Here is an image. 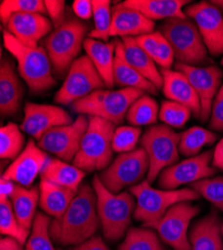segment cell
Instances as JSON below:
<instances>
[{
  "label": "cell",
  "instance_id": "1",
  "mask_svg": "<svg viewBox=\"0 0 223 250\" xmlns=\"http://www.w3.org/2000/svg\"><path fill=\"white\" fill-rule=\"evenodd\" d=\"M99 223L93 187L81 184L66 211L51 220L49 234L58 244L79 245L93 237Z\"/></svg>",
  "mask_w": 223,
  "mask_h": 250
},
{
  "label": "cell",
  "instance_id": "2",
  "mask_svg": "<svg viewBox=\"0 0 223 250\" xmlns=\"http://www.w3.org/2000/svg\"><path fill=\"white\" fill-rule=\"evenodd\" d=\"M89 25L67 12L64 22L54 28L41 41V46L47 52L53 73L59 77H66L73 62L83 47L85 36L88 35Z\"/></svg>",
  "mask_w": 223,
  "mask_h": 250
},
{
  "label": "cell",
  "instance_id": "3",
  "mask_svg": "<svg viewBox=\"0 0 223 250\" xmlns=\"http://www.w3.org/2000/svg\"><path fill=\"white\" fill-rule=\"evenodd\" d=\"M3 44L15 58L18 74L25 81L32 93L44 92L55 85L56 80L53 76L50 58L41 45L26 46L5 29L3 30Z\"/></svg>",
  "mask_w": 223,
  "mask_h": 250
},
{
  "label": "cell",
  "instance_id": "4",
  "mask_svg": "<svg viewBox=\"0 0 223 250\" xmlns=\"http://www.w3.org/2000/svg\"><path fill=\"white\" fill-rule=\"evenodd\" d=\"M92 187L97 197V214L107 240H118L124 235L131 223L136 203L133 195L127 191L114 194L94 175Z\"/></svg>",
  "mask_w": 223,
  "mask_h": 250
},
{
  "label": "cell",
  "instance_id": "5",
  "mask_svg": "<svg viewBox=\"0 0 223 250\" xmlns=\"http://www.w3.org/2000/svg\"><path fill=\"white\" fill-rule=\"evenodd\" d=\"M87 130L73 164L86 172L104 170L113 157L112 137L115 125L102 118L89 116Z\"/></svg>",
  "mask_w": 223,
  "mask_h": 250
},
{
  "label": "cell",
  "instance_id": "6",
  "mask_svg": "<svg viewBox=\"0 0 223 250\" xmlns=\"http://www.w3.org/2000/svg\"><path fill=\"white\" fill-rule=\"evenodd\" d=\"M144 92L136 88L98 89L71 104V109L78 115L95 116L113 123L121 124L131 104Z\"/></svg>",
  "mask_w": 223,
  "mask_h": 250
},
{
  "label": "cell",
  "instance_id": "7",
  "mask_svg": "<svg viewBox=\"0 0 223 250\" xmlns=\"http://www.w3.org/2000/svg\"><path fill=\"white\" fill-rule=\"evenodd\" d=\"M160 32L167 39L178 63L197 66L210 62L208 50L192 19H167L160 25Z\"/></svg>",
  "mask_w": 223,
  "mask_h": 250
},
{
  "label": "cell",
  "instance_id": "8",
  "mask_svg": "<svg viewBox=\"0 0 223 250\" xmlns=\"http://www.w3.org/2000/svg\"><path fill=\"white\" fill-rule=\"evenodd\" d=\"M130 193L136 198L133 216L144 223L160 219L169 208L179 202L192 201L199 198V194L192 188L178 190H159L150 186L147 180L130 187Z\"/></svg>",
  "mask_w": 223,
  "mask_h": 250
},
{
  "label": "cell",
  "instance_id": "9",
  "mask_svg": "<svg viewBox=\"0 0 223 250\" xmlns=\"http://www.w3.org/2000/svg\"><path fill=\"white\" fill-rule=\"evenodd\" d=\"M181 134L165 124L152 125L140 139L149 159L147 181L152 183L162 170L176 164L179 159L178 145Z\"/></svg>",
  "mask_w": 223,
  "mask_h": 250
},
{
  "label": "cell",
  "instance_id": "10",
  "mask_svg": "<svg viewBox=\"0 0 223 250\" xmlns=\"http://www.w3.org/2000/svg\"><path fill=\"white\" fill-rule=\"evenodd\" d=\"M148 171L147 153L140 147L130 152L120 153L99 177L110 192L118 194L125 187L140 183Z\"/></svg>",
  "mask_w": 223,
  "mask_h": 250
},
{
  "label": "cell",
  "instance_id": "11",
  "mask_svg": "<svg viewBox=\"0 0 223 250\" xmlns=\"http://www.w3.org/2000/svg\"><path fill=\"white\" fill-rule=\"evenodd\" d=\"M106 87L87 55L78 57L70 67L62 86L54 96V101L61 105H71L93 91Z\"/></svg>",
  "mask_w": 223,
  "mask_h": 250
},
{
  "label": "cell",
  "instance_id": "12",
  "mask_svg": "<svg viewBox=\"0 0 223 250\" xmlns=\"http://www.w3.org/2000/svg\"><path fill=\"white\" fill-rule=\"evenodd\" d=\"M199 207L189 201L172 205L160 219L144 223V227L153 228L159 233L164 243L174 250H192L187 238V229L190 220L199 213Z\"/></svg>",
  "mask_w": 223,
  "mask_h": 250
},
{
  "label": "cell",
  "instance_id": "13",
  "mask_svg": "<svg viewBox=\"0 0 223 250\" xmlns=\"http://www.w3.org/2000/svg\"><path fill=\"white\" fill-rule=\"evenodd\" d=\"M88 123L89 118L86 115H78L72 123L47 131L38 140V146L63 161L74 160Z\"/></svg>",
  "mask_w": 223,
  "mask_h": 250
},
{
  "label": "cell",
  "instance_id": "14",
  "mask_svg": "<svg viewBox=\"0 0 223 250\" xmlns=\"http://www.w3.org/2000/svg\"><path fill=\"white\" fill-rule=\"evenodd\" d=\"M198 27L203 42L212 56L223 54V16L210 1L188 5L184 10Z\"/></svg>",
  "mask_w": 223,
  "mask_h": 250
},
{
  "label": "cell",
  "instance_id": "15",
  "mask_svg": "<svg viewBox=\"0 0 223 250\" xmlns=\"http://www.w3.org/2000/svg\"><path fill=\"white\" fill-rule=\"evenodd\" d=\"M212 158V152L205 151L169 166L161 171L158 184L164 190H174L182 184L208 178L216 172L214 167L209 166Z\"/></svg>",
  "mask_w": 223,
  "mask_h": 250
},
{
  "label": "cell",
  "instance_id": "16",
  "mask_svg": "<svg viewBox=\"0 0 223 250\" xmlns=\"http://www.w3.org/2000/svg\"><path fill=\"white\" fill-rule=\"evenodd\" d=\"M175 70L183 73L191 83L201 103V121H206L210 116L212 102L221 87L222 70L215 66L198 67L176 62Z\"/></svg>",
  "mask_w": 223,
  "mask_h": 250
},
{
  "label": "cell",
  "instance_id": "17",
  "mask_svg": "<svg viewBox=\"0 0 223 250\" xmlns=\"http://www.w3.org/2000/svg\"><path fill=\"white\" fill-rule=\"evenodd\" d=\"M72 116L62 107L26 102L24 117L20 128L33 138L39 140L50 129L72 123Z\"/></svg>",
  "mask_w": 223,
  "mask_h": 250
},
{
  "label": "cell",
  "instance_id": "18",
  "mask_svg": "<svg viewBox=\"0 0 223 250\" xmlns=\"http://www.w3.org/2000/svg\"><path fill=\"white\" fill-rule=\"evenodd\" d=\"M48 160L46 152L34 140L29 139L23 151L13 160L1 177L28 188L38 174H41Z\"/></svg>",
  "mask_w": 223,
  "mask_h": 250
},
{
  "label": "cell",
  "instance_id": "19",
  "mask_svg": "<svg viewBox=\"0 0 223 250\" xmlns=\"http://www.w3.org/2000/svg\"><path fill=\"white\" fill-rule=\"evenodd\" d=\"M52 28L49 17L29 12L13 14L5 25V30L29 47H37L38 43L52 32Z\"/></svg>",
  "mask_w": 223,
  "mask_h": 250
},
{
  "label": "cell",
  "instance_id": "20",
  "mask_svg": "<svg viewBox=\"0 0 223 250\" xmlns=\"http://www.w3.org/2000/svg\"><path fill=\"white\" fill-rule=\"evenodd\" d=\"M14 61L6 56L0 65V112L3 117L15 115L21 105L24 87L19 79Z\"/></svg>",
  "mask_w": 223,
  "mask_h": 250
},
{
  "label": "cell",
  "instance_id": "21",
  "mask_svg": "<svg viewBox=\"0 0 223 250\" xmlns=\"http://www.w3.org/2000/svg\"><path fill=\"white\" fill-rule=\"evenodd\" d=\"M155 23L142 13L123 2L112 7V23L110 36L118 38H136L153 32Z\"/></svg>",
  "mask_w": 223,
  "mask_h": 250
},
{
  "label": "cell",
  "instance_id": "22",
  "mask_svg": "<svg viewBox=\"0 0 223 250\" xmlns=\"http://www.w3.org/2000/svg\"><path fill=\"white\" fill-rule=\"evenodd\" d=\"M163 85L162 91L169 100L182 104L189 108L196 118L201 115L200 99L188 78L178 70L161 68Z\"/></svg>",
  "mask_w": 223,
  "mask_h": 250
},
{
  "label": "cell",
  "instance_id": "23",
  "mask_svg": "<svg viewBox=\"0 0 223 250\" xmlns=\"http://www.w3.org/2000/svg\"><path fill=\"white\" fill-rule=\"evenodd\" d=\"M115 56L113 65L114 85L121 88H136L150 94H157V88L140 75L129 63L124 55L123 43L121 39L115 38Z\"/></svg>",
  "mask_w": 223,
  "mask_h": 250
},
{
  "label": "cell",
  "instance_id": "24",
  "mask_svg": "<svg viewBox=\"0 0 223 250\" xmlns=\"http://www.w3.org/2000/svg\"><path fill=\"white\" fill-rule=\"evenodd\" d=\"M221 227L220 218L214 210L196 222L189 235L192 250H223Z\"/></svg>",
  "mask_w": 223,
  "mask_h": 250
},
{
  "label": "cell",
  "instance_id": "25",
  "mask_svg": "<svg viewBox=\"0 0 223 250\" xmlns=\"http://www.w3.org/2000/svg\"><path fill=\"white\" fill-rule=\"evenodd\" d=\"M83 48L86 55L91 60L97 72L103 79L106 87L111 89L114 86L113 81V65L115 56V43L103 42L87 37L84 40Z\"/></svg>",
  "mask_w": 223,
  "mask_h": 250
},
{
  "label": "cell",
  "instance_id": "26",
  "mask_svg": "<svg viewBox=\"0 0 223 250\" xmlns=\"http://www.w3.org/2000/svg\"><path fill=\"white\" fill-rule=\"evenodd\" d=\"M123 3L154 21L161 19L188 18L183 10V6L189 4L190 1L188 0H126Z\"/></svg>",
  "mask_w": 223,
  "mask_h": 250
},
{
  "label": "cell",
  "instance_id": "27",
  "mask_svg": "<svg viewBox=\"0 0 223 250\" xmlns=\"http://www.w3.org/2000/svg\"><path fill=\"white\" fill-rule=\"evenodd\" d=\"M123 43L124 55L128 63L145 79L157 88L160 89L163 85V78L161 72L156 67V63L151 59V57L141 48L135 38L125 37L121 38Z\"/></svg>",
  "mask_w": 223,
  "mask_h": 250
},
{
  "label": "cell",
  "instance_id": "28",
  "mask_svg": "<svg viewBox=\"0 0 223 250\" xmlns=\"http://www.w3.org/2000/svg\"><path fill=\"white\" fill-rule=\"evenodd\" d=\"M39 205L41 209L54 218L61 216L75 197V191L57 185L46 179L39 183Z\"/></svg>",
  "mask_w": 223,
  "mask_h": 250
},
{
  "label": "cell",
  "instance_id": "29",
  "mask_svg": "<svg viewBox=\"0 0 223 250\" xmlns=\"http://www.w3.org/2000/svg\"><path fill=\"white\" fill-rule=\"evenodd\" d=\"M39 186L26 188L24 186L15 184L14 190L10 196L13 211L24 228L30 230L36 215V207L39 203Z\"/></svg>",
  "mask_w": 223,
  "mask_h": 250
},
{
  "label": "cell",
  "instance_id": "30",
  "mask_svg": "<svg viewBox=\"0 0 223 250\" xmlns=\"http://www.w3.org/2000/svg\"><path fill=\"white\" fill-rule=\"evenodd\" d=\"M40 176L41 179L77 192L85 176V171L76 167L74 164L71 165L61 159L53 158L48 160Z\"/></svg>",
  "mask_w": 223,
  "mask_h": 250
},
{
  "label": "cell",
  "instance_id": "31",
  "mask_svg": "<svg viewBox=\"0 0 223 250\" xmlns=\"http://www.w3.org/2000/svg\"><path fill=\"white\" fill-rule=\"evenodd\" d=\"M135 40L137 44L151 57L156 64L161 66V68H171L174 61L173 50L167 39L160 31H153L138 36Z\"/></svg>",
  "mask_w": 223,
  "mask_h": 250
},
{
  "label": "cell",
  "instance_id": "32",
  "mask_svg": "<svg viewBox=\"0 0 223 250\" xmlns=\"http://www.w3.org/2000/svg\"><path fill=\"white\" fill-rule=\"evenodd\" d=\"M158 115L159 107L156 100L149 95L143 94L131 104L125 119L131 126L139 127L155 123Z\"/></svg>",
  "mask_w": 223,
  "mask_h": 250
},
{
  "label": "cell",
  "instance_id": "33",
  "mask_svg": "<svg viewBox=\"0 0 223 250\" xmlns=\"http://www.w3.org/2000/svg\"><path fill=\"white\" fill-rule=\"evenodd\" d=\"M180 134L179 153L188 157L196 156L204 145L212 144L217 138L212 131L199 126H193Z\"/></svg>",
  "mask_w": 223,
  "mask_h": 250
},
{
  "label": "cell",
  "instance_id": "34",
  "mask_svg": "<svg viewBox=\"0 0 223 250\" xmlns=\"http://www.w3.org/2000/svg\"><path fill=\"white\" fill-rule=\"evenodd\" d=\"M25 136L16 123L10 122L0 129V157L15 159L23 151Z\"/></svg>",
  "mask_w": 223,
  "mask_h": 250
},
{
  "label": "cell",
  "instance_id": "35",
  "mask_svg": "<svg viewBox=\"0 0 223 250\" xmlns=\"http://www.w3.org/2000/svg\"><path fill=\"white\" fill-rule=\"evenodd\" d=\"M119 250H165L156 233L148 227L130 228Z\"/></svg>",
  "mask_w": 223,
  "mask_h": 250
},
{
  "label": "cell",
  "instance_id": "36",
  "mask_svg": "<svg viewBox=\"0 0 223 250\" xmlns=\"http://www.w3.org/2000/svg\"><path fill=\"white\" fill-rule=\"evenodd\" d=\"M0 231L1 234L16 239L22 245L26 243L30 230L19 223L10 199H0Z\"/></svg>",
  "mask_w": 223,
  "mask_h": 250
},
{
  "label": "cell",
  "instance_id": "37",
  "mask_svg": "<svg viewBox=\"0 0 223 250\" xmlns=\"http://www.w3.org/2000/svg\"><path fill=\"white\" fill-rule=\"evenodd\" d=\"M94 28L89 31L88 37L108 42L112 23V8L108 0H93Z\"/></svg>",
  "mask_w": 223,
  "mask_h": 250
},
{
  "label": "cell",
  "instance_id": "38",
  "mask_svg": "<svg viewBox=\"0 0 223 250\" xmlns=\"http://www.w3.org/2000/svg\"><path fill=\"white\" fill-rule=\"evenodd\" d=\"M50 223L51 219L47 215L42 212L36 213L25 250H55L49 234Z\"/></svg>",
  "mask_w": 223,
  "mask_h": 250
},
{
  "label": "cell",
  "instance_id": "39",
  "mask_svg": "<svg viewBox=\"0 0 223 250\" xmlns=\"http://www.w3.org/2000/svg\"><path fill=\"white\" fill-rule=\"evenodd\" d=\"M41 13L46 14L42 0H2L0 3V18L5 26L9 18L16 13Z\"/></svg>",
  "mask_w": 223,
  "mask_h": 250
},
{
  "label": "cell",
  "instance_id": "40",
  "mask_svg": "<svg viewBox=\"0 0 223 250\" xmlns=\"http://www.w3.org/2000/svg\"><path fill=\"white\" fill-rule=\"evenodd\" d=\"M191 114V110L182 104L171 100H165L161 103L158 117L167 126L180 128L184 126Z\"/></svg>",
  "mask_w": 223,
  "mask_h": 250
},
{
  "label": "cell",
  "instance_id": "41",
  "mask_svg": "<svg viewBox=\"0 0 223 250\" xmlns=\"http://www.w3.org/2000/svg\"><path fill=\"white\" fill-rule=\"evenodd\" d=\"M191 188L199 195L210 201L223 211V177L204 178L190 184Z\"/></svg>",
  "mask_w": 223,
  "mask_h": 250
},
{
  "label": "cell",
  "instance_id": "42",
  "mask_svg": "<svg viewBox=\"0 0 223 250\" xmlns=\"http://www.w3.org/2000/svg\"><path fill=\"white\" fill-rule=\"evenodd\" d=\"M142 130L140 127L125 125L115 129L112 137V149L117 153H126L135 150Z\"/></svg>",
  "mask_w": 223,
  "mask_h": 250
},
{
  "label": "cell",
  "instance_id": "43",
  "mask_svg": "<svg viewBox=\"0 0 223 250\" xmlns=\"http://www.w3.org/2000/svg\"><path fill=\"white\" fill-rule=\"evenodd\" d=\"M46 14H48L54 28L61 25L66 18V5L63 0H45Z\"/></svg>",
  "mask_w": 223,
  "mask_h": 250
},
{
  "label": "cell",
  "instance_id": "44",
  "mask_svg": "<svg viewBox=\"0 0 223 250\" xmlns=\"http://www.w3.org/2000/svg\"><path fill=\"white\" fill-rule=\"evenodd\" d=\"M209 126L212 130L223 131V84L212 102Z\"/></svg>",
  "mask_w": 223,
  "mask_h": 250
},
{
  "label": "cell",
  "instance_id": "45",
  "mask_svg": "<svg viewBox=\"0 0 223 250\" xmlns=\"http://www.w3.org/2000/svg\"><path fill=\"white\" fill-rule=\"evenodd\" d=\"M73 14L80 20H88L93 16L92 1L89 0H75L72 4Z\"/></svg>",
  "mask_w": 223,
  "mask_h": 250
},
{
  "label": "cell",
  "instance_id": "46",
  "mask_svg": "<svg viewBox=\"0 0 223 250\" xmlns=\"http://www.w3.org/2000/svg\"><path fill=\"white\" fill-rule=\"evenodd\" d=\"M72 250H110L99 236H93L85 242L74 247Z\"/></svg>",
  "mask_w": 223,
  "mask_h": 250
},
{
  "label": "cell",
  "instance_id": "47",
  "mask_svg": "<svg viewBox=\"0 0 223 250\" xmlns=\"http://www.w3.org/2000/svg\"><path fill=\"white\" fill-rule=\"evenodd\" d=\"M15 184L13 181L6 180L1 177V181H0V199H9L13 190H14Z\"/></svg>",
  "mask_w": 223,
  "mask_h": 250
},
{
  "label": "cell",
  "instance_id": "48",
  "mask_svg": "<svg viewBox=\"0 0 223 250\" xmlns=\"http://www.w3.org/2000/svg\"><path fill=\"white\" fill-rule=\"evenodd\" d=\"M0 250H22V244L12 237L6 236L0 241Z\"/></svg>",
  "mask_w": 223,
  "mask_h": 250
},
{
  "label": "cell",
  "instance_id": "49",
  "mask_svg": "<svg viewBox=\"0 0 223 250\" xmlns=\"http://www.w3.org/2000/svg\"><path fill=\"white\" fill-rule=\"evenodd\" d=\"M212 164L216 168L223 170V138L216 145L215 150L213 152Z\"/></svg>",
  "mask_w": 223,
  "mask_h": 250
},
{
  "label": "cell",
  "instance_id": "50",
  "mask_svg": "<svg viewBox=\"0 0 223 250\" xmlns=\"http://www.w3.org/2000/svg\"><path fill=\"white\" fill-rule=\"evenodd\" d=\"M212 5H214L218 10H220L223 13V0H213V1H210Z\"/></svg>",
  "mask_w": 223,
  "mask_h": 250
},
{
  "label": "cell",
  "instance_id": "51",
  "mask_svg": "<svg viewBox=\"0 0 223 250\" xmlns=\"http://www.w3.org/2000/svg\"><path fill=\"white\" fill-rule=\"evenodd\" d=\"M221 233H222V235H223V224H222V227H221Z\"/></svg>",
  "mask_w": 223,
  "mask_h": 250
},
{
  "label": "cell",
  "instance_id": "52",
  "mask_svg": "<svg viewBox=\"0 0 223 250\" xmlns=\"http://www.w3.org/2000/svg\"><path fill=\"white\" fill-rule=\"evenodd\" d=\"M221 65L223 66V57H222V59H221Z\"/></svg>",
  "mask_w": 223,
  "mask_h": 250
}]
</instances>
